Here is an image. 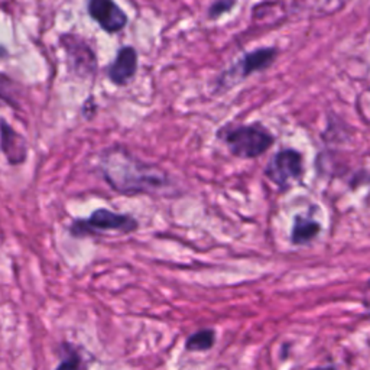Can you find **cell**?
Instances as JSON below:
<instances>
[{"instance_id": "obj_8", "label": "cell", "mask_w": 370, "mask_h": 370, "mask_svg": "<svg viewBox=\"0 0 370 370\" xmlns=\"http://www.w3.org/2000/svg\"><path fill=\"white\" fill-rule=\"evenodd\" d=\"M0 137H2V149L9 161L12 164L22 162L26 157V146L23 139L3 120L0 121Z\"/></svg>"}, {"instance_id": "obj_2", "label": "cell", "mask_w": 370, "mask_h": 370, "mask_svg": "<svg viewBox=\"0 0 370 370\" xmlns=\"http://www.w3.org/2000/svg\"><path fill=\"white\" fill-rule=\"evenodd\" d=\"M223 142L231 155L242 159L257 158L273 145V135L262 125L236 126L222 132Z\"/></svg>"}, {"instance_id": "obj_10", "label": "cell", "mask_w": 370, "mask_h": 370, "mask_svg": "<svg viewBox=\"0 0 370 370\" xmlns=\"http://www.w3.org/2000/svg\"><path fill=\"white\" fill-rule=\"evenodd\" d=\"M215 343V331L213 329H203L193 333L185 340V350L187 351H208Z\"/></svg>"}, {"instance_id": "obj_13", "label": "cell", "mask_w": 370, "mask_h": 370, "mask_svg": "<svg viewBox=\"0 0 370 370\" xmlns=\"http://www.w3.org/2000/svg\"><path fill=\"white\" fill-rule=\"evenodd\" d=\"M311 370H335V367H333V366H318V367H314Z\"/></svg>"}, {"instance_id": "obj_3", "label": "cell", "mask_w": 370, "mask_h": 370, "mask_svg": "<svg viewBox=\"0 0 370 370\" xmlns=\"http://www.w3.org/2000/svg\"><path fill=\"white\" fill-rule=\"evenodd\" d=\"M139 228L137 220L130 214L126 213H115L107 208H99L92 211L88 219L75 220L70 231L75 237L91 236V235H103L109 231H117L121 235L133 233Z\"/></svg>"}, {"instance_id": "obj_12", "label": "cell", "mask_w": 370, "mask_h": 370, "mask_svg": "<svg viewBox=\"0 0 370 370\" xmlns=\"http://www.w3.org/2000/svg\"><path fill=\"white\" fill-rule=\"evenodd\" d=\"M80 364H81V360L79 358V354L71 353L59 363V366L55 370H80Z\"/></svg>"}, {"instance_id": "obj_11", "label": "cell", "mask_w": 370, "mask_h": 370, "mask_svg": "<svg viewBox=\"0 0 370 370\" xmlns=\"http://www.w3.org/2000/svg\"><path fill=\"white\" fill-rule=\"evenodd\" d=\"M235 5H236V0H215L208 10V17L211 19L219 18L222 17V14L230 12Z\"/></svg>"}, {"instance_id": "obj_4", "label": "cell", "mask_w": 370, "mask_h": 370, "mask_svg": "<svg viewBox=\"0 0 370 370\" xmlns=\"http://www.w3.org/2000/svg\"><path fill=\"white\" fill-rule=\"evenodd\" d=\"M265 175L282 193L288 191L304 177V158L295 149H282L268 162Z\"/></svg>"}, {"instance_id": "obj_7", "label": "cell", "mask_w": 370, "mask_h": 370, "mask_svg": "<svg viewBox=\"0 0 370 370\" xmlns=\"http://www.w3.org/2000/svg\"><path fill=\"white\" fill-rule=\"evenodd\" d=\"M136 70L137 54L135 48H132V46H123L109 67V79L116 86H125L133 79Z\"/></svg>"}, {"instance_id": "obj_6", "label": "cell", "mask_w": 370, "mask_h": 370, "mask_svg": "<svg viewBox=\"0 0 370 370\" xmlns=\"http://www.w3.org/2000/svg\"><path fill=\"white\" fill-rule=\"evenodd\" d=\"M275 57H276L275 48H259L253 52L246 54L233 68H230L227 75L230 77L237 75L236 80L246 79V77H249L253 72L266 70L275 61Z\"/></svg>"}, {"instance_id": "obj_5", "label": "cell", "mask_w": 370, "mask_h": 370, "mask_svg": "<svg viewBox=\"0 0 370 370\" xmlns=\"http://www.w3.org/2000/svg\"><path fill=\"white\" fill-rule=\"evenodd\" d=\"M88 13L106 32H119L128 23L126 13L123 12L115 0H88Z\"/></svg>"}, {"instance_id": "obj_9", "label": "cell", "mask_w": 370, "mask_h": 370, "mask_svg": "<svg viewBox=\"0 0 370 370\" xmlns=\"http://www.w3.org/2000/svg\"><path fill=\"white\" fill-rule=\"evenodd\" d=\"M321 231V226L318 222L302 217V215H297L294 220V226H292L291 231V242L295 246H304L311 243Z\"/></svg>"}, {"instance_id": "obj_1", "label": "cell", "mask_w": 370, "mask_h": 370, "mask_svg": "<svg viewBox=\"0 0 370 370\" xmlns=\"http://www.w3.org/2000/svg\"><path fill=\"white\" fill-rule=\"evenodd\" d=\"M99 169L109 187L123 195H165L174 188L173 178L162 168L141 161L120 146L104 150Z\"/></svg>"}]
</instances>
